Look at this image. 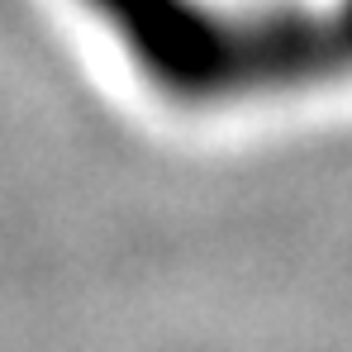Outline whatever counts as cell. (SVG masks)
Instances as JSON below:
<instances>
[{
	"label": "cell",
	"mask_w": 352,
	"mask_h": 352,
	"mask_svg": "<svg viewBox=\"0 0 352 352\" xmlns=\"http://www.w3.org/2000/svg\"><path fill=\"white\" fill-rule=\"evenodd\" d=\"M338 14H343V19L352 24V0H343V10H338Z\"/></svg>",
	"instance_id": "6da1fadb"
}]
</instances>
